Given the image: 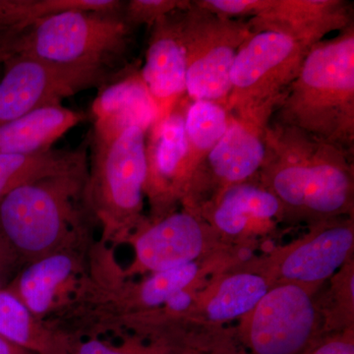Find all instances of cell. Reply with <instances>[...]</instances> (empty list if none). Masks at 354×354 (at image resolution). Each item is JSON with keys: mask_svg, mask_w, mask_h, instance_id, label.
<instances>
[{"mask_svg": "<svg viewBox=\"0 0 354 354\" xmlns=\"http://www.w3.org/2000/svg\"><path fill=\"white\" fill-rule=\"evenodd\" d=\"M228 116L227 109L216 102H190L185 116L186 188L197 167L225 132Z\"/></svg>", "mask_w": 354, "mask_h": 354, "instance_id": "cell-23", "label": "cell"}, {"mask_svg": "<svg viewBox=\"0 0 354 354\" xmlns=\"http://www.w3.org/2000/svg\"><path fill=\"white\" fill-rule=\"evenodd\" d=\"M265 146L257 178L278 198L285 218L317 225L353 215V153L274 120Z\"/></svg>", "mask_w": 354, "mask_h": 354, "instance_id": "cell-1", "label": "cell"}, {"mask_svg": "<svg viewBox=\"0 0 354 354\" xmlns=\"http://www.w3.org/2000/svg\"><path fill=\"white\" fill-rule=\"evenodd\" d=\"M215 230L201 216L183 208L162 218L146 221L128 239L134 248V262L120 277L165 271L200 261Z\"/></svg>", "mask_w": 354, "mask_h": 354, "instance_id": "cell-11", "label": "cell"}, {"mask_svg": "<svg viewBox=\"0 0 354 354\" xmlns=\"http://www.w3.org/2000/svg\"><path fill=\"white\" fill-rule=\"evenodd\" d=\"M88 120L62 104L44 106L0 125V155H31L50 150L72 128Z\"/></svg>", "mask_w": 354, "mask_h": 354, "instance_id": "cell-20", "label": "cell"}, {"mask_svg": "<svg viewBox=\"0 0 354 354\" xmlns=\"http://www.w3.org/2000/svg\"><path fill=\"white\" fill-rule=\"evenodd\" d=\"M180 31L188 99L227 109L232 64L242 44L254 34L252 27L247 19L218 15L192 1L180 11Z\"/></svg>", "mask_w": 354, "mask_h": 354, "instance_id": "cell-6", "label": "cell"}, {"mask_svg": "<svg viewBox=\"0 0 354 354\" xmlns=\"http://www.w3.org/2000/svg\"><path fill=\"white\" fill-rule=\"evenodd\" d=\"M0 354H32L25 349L18 348L3 337H0Z\"/></svg>", "mask_w": 354, "mask_h": 354, "instance_id": "cell-29", "label": "cell"}, {"mask_svg": "<svg viewBox=\"0 0 354 354\" xmlns=\"http://www.w3.org/2000/svg\"><path fill=\"white\" fill-rule=\"evenodd\" d=\"M0 79V125L34 109L58 106L66 97L101 88L125 68L59 64L28 55L8 58Z\"/></svg>", "mask_w": 354, "mask_h": 354, "instance_id": "cell-8", "label": "cell"}, {"mask_svg": "<svg viewBox=\"0 0 354 354\" xmlns=\"http://www.w3.org/2000/svg\"><path fill=\"white\" fill-rule=\"evenodd\" d=\"M272 285L268 272L247 270L227 274L203 298L202 314L216 324L245 318Z\"/></svg>", "mask_w": 354, "mask_h": 354, "instance_id": "cell-22", "label": "cell"}, {"mask_svg": "<svg viewBox=\"0 0 354 354\" xmlns=\"http://www.w3.org/2000/svg\"><path fill=\"white\" fill-rule=\"evenodd\" d=\"M91 118L93 139H111L132 127L148 133L157 120L158 109L140 69L129 65L122 75L99 88Z\"/></svg>", "mask_w": 354, "mask_h": 354, "instance_id": "cell-18", "label": "cell"}, {"mask_svg": "<svg viewBox=\"0 0 354 354\" xmlns=\"http://www.w3.org/2000/svg\"><path fill=\"white\" fill-rule=\"evenodd\" d=\"M0 337L32 354H72L77 339L35 316L8 286L0 290Z\"/></svg>", "mask_w": 354, "mask_h": 354, "instance_id": "cell-19", "label": "cell"}, {"mask_svg": "<svg viewBox=\"0 0 354 354\" xmlns=\"http://www.w3.org/2000/svg\"><path fill=\"white\" fill-rule=\"evenodd\" d=\"M120 0H0V29L19 30L65 11L94 10L118 12Z\"/></svg>", "mask_w": 354, "mask_h": 354, "instance_id": "cell-24", "label": "cell"}, {"mask_svg": "<svg viewBox=\"0 0 354 354\" xmlns=\"http://www.w3.org/2000/svg\"><path fill=\"white\" fill-rule=\"evenodd\" d=\"M306 55L286 35L254 32L242 44L232 64L228 113H244L270 104L279 106Z\"/></svg>", "mask_w": 354, "mask_h": 354, "instance_id": "cell-10", "label": "cell"}, {"mask_svg": "<svg viewBox=\"0 0 354 354\" xmlns=\"http://www.w3.org/2000/svg\"><path fill=\"white\" fill-rule=\"evenodd\" d=\"M187 351L167 339H156L145 344L139 339H127L121 344H111L91 337L87 341L77 337L72 354H183Z\"/></svg>", "mask_w": 354, "mask_h": 354, "instance_id": "cell-25", "label": "cell"}, {"mask_svg": "<svg viewBox=\"0 0 354 354\" xmlns=\"http://www.w3.org/2000/svg\"><path fill=\"white\" fill-rule=\"evenodd\" d=\"M134 32L123 10L65 11L22 29H0V64L22 55L59 64L125 68Z\"/></svg>", "mask_w": 354, "mask_h": 354, "instance_id": "cell-4", "label": "cell"}, {"mask_svg": "<svg viewBox=\"0 0 354 354\" xmlns=\"http://www.w3.org/2000/svg\"><path fill=\"white\" fill-rule=\"evenodd\" d=\"M147 132L132 127L111 139L90 140L88 198L102 241L122 242L146 223Z\"/></svg>", "mask_w": 354, "mask_h": 354, "instance_id": "cell-5", "label": "cell"}, {"mask_svg": "<svg viewBox=\"0 0 354 354\" xmlns=\"http://www.w3.org/2000/svg\"><path fill=\"white\" fill-rule=\"evenodd\" d=\"M88 136L73 150L50 149L31 155H0V202L24 184L88 167Z\"/></svg>", "mask_w": 354, "mask_h": 354, "instance_id": "cell-21", "label": "cell"}, {"mask_svg": "<svg viewBox=\"0 0 354 354\" xmlns=\"http://www.w3.org/2000/svg\"><path fill=\"white\" fill-rule=\"evenodd\" d=\"M84 249H68L28 263L8 286L35 316L46 319L72 308L81 297L88 276Z\"/></svg>", "mask_w": 354, "mask_h": 354, "instance_id": "cell-15", "label": "cell"}, {"mask_svg": "<svg viewBox=\"0 0 354 354\" xmlns=\"http://www.w3.org/2000/svg\"><path fill=\"white\" fill-rule=\"evenodd\" d=\"M88 167L16 188L0 202V236L23 264L85 249L95 225L88 198Z\"/></svg>", "mask_w": 354, "mask_h": 354, "instance_id": "cell-2", "label": "cell"}, {"mask_svg": "<svg viewBox=\"0 0 354 354\" xmlns=\"http://www.w3.org/2000/svg\"><path fill=\"white\" fill-rule=\"evenodd\" d=\"M190 102L184 97L167 118L153 123L147 133L145 196L152 220L176 211L185 193V116Z\"/></svg>", "mask_w": 354, "mask_h": 354, "instance_id": "cell-12", "label": "cell"}, {"mask_svg": "<svg viewBox=\"0 0 354 354\" xmlns=\"http://www.w3.org/2000/svg\"><path fill=\"white\" fill-rule=\"evenodd\" d=\"M306 354H354L353 329L321 339Z\"/></svg>", "mask_w": 354, "mask_h": 354, "instance_id": "cell-27", "label": "cell"}, {"mask_svg": "<svg viewBox=\"0 0 354 354\" xmlns=\"http://www.w3.org/2000/svg\"><path fill=\"white\" fill-rule=\"evenodd\" d=\"M314 225L307 236L286 249L270 266L267 272L272 283H295L315 292L349 263L354 246L353 218Z\"/></svg>", "mask_w": 354, "mask_h": 354, "instance_id": "cell-13", "label": "cell"}, {"mask_svg": "<svg viewBox=\"0 0 354 354\" xmlns=\"http://www.w3.org/2000/svg\"><path fill=\"white\" fill-rule=\"evenodd\" d=\"M272 120L353 155L354 25L307 53Z\"/></svg>", "mask_w": 354, "mask_h": 354, "instance_id": "cell-3", "label": "cell"}, {"mask_svg": "<svg viewBox=\"0 0 354 354\" xmlns=\"http://www.w3.org/2000/svg\"><path fill=\"white\" fill-rule=\"evenodd\" d=\"M180 11L169 14L153 27L140 72L158 109L160 121L186 95V57L181 38Z\"/></svg>", "mask_w": 354, "mask_h": 354, "instance_id": "cell-17", "label": "cell"}, {"mask_svg": "<svg viewBox=\"0 0 354 354\" xmlns=\"http://www.w3.org/2000/svg\"><path fill=\"white\" fill-rule=\"evenodd\" d=\"M7 245H8V244H7L6 242L4 241V239L0 236V250H1L2 248H4V247Z\"/></svg>", "mask_w": 354, "mask_h": 354, "instance_id": "cell-31", "label": "cell"}, {"mask_svg": "<svg viewBox=\"0 0 354 354\" xmlns=\"http://www.w3.org/2000/svg\"><path fill=\"white\" fill-rule=\"evenodd\" d=\"M353 4L344 0H247L245 18L254 32L286 35L306 53L333 32L353 25Z\"/></svg>", "mask_w": 354, "mask_h": 354, "instance_id": "cell-14", "label": "cell"}, {"mask_svg": "<svg viewBox=\"0 0 354 354\" xmlns=\"http://www.w3.org/2000/svg\"><path fill=\"white\" fill-rule=\"evenodd\" d=\"M183 354H220V353H209V351H195V349H191V351H185V353H183Z\"/></svg>", "mask_w": 354, "mask_h": 354, "instance_id": "cell-30", "label": "cell"}, {"mask_svg": "<svg viewBox=\"0 0 354 354\" xmlns=\"http://www.w3.org/2000/svg\"><path fill=\"white\" fill-rule=\"evenodd\" d=\"M278 106L228 113L225 132L191 177L183 208L196 212L225 188L258 176L265 158L266 128Z\"/></svg>", "mask_w": 354, "mask_h": 354, "instance_id": "cell-7", "label": "cell"}, {"mask_svg": "<svg viewBox=\"0 0 354 354\" xmlns=\"http://www.w3.org/2000/svg\"><path fill=\"white\" fill-rule=\"evenodd\" d=\"M195 213L230 239L267 232L285 218L278 198L256 179L225 188Z\"/></svg>", "mask_w": 354, "mask_h": 354, "instance_id": "cell-16", "label": "cell"}, {"mask_svg": "<svg viewBox=\"0 0 354 354\" xmlns=\"http://www.w3.org/2000/svg\"><path fill=\"white\" fill-rule=\"evenodd\" d=\"M22 261L19 259L15 252L7 245L0 250V290L6 288L15 278Z\"/></svg>", "mask_w": 354, "mask_h": 354, "instance_id": "cell-28", "label": "cell"}, {"mask_svg": "<svg viewBox=\"0 0 354 354\" xmlns=\"http://www.w3.org/2000/svg\"><path fill=\"white\" fill-rule=\"evenodd\" d=\"M190 0H129L123 7V17L132 29L141 26L153 27L165 16L183 10L191 4Z\"/></svg>", "mask_w": 354, "mask_h": 354, "instance_id": "cell-26", "label": "cell"}, {"mask_svg": "<svg viewBox=\"0 0 354 354\" xmlns=\"http://www.w3.org/2000/svg\"><path fill=\"white\" fill-rule=\"evenodd\" d=\"M313 291L274 283L241 328L244 354H306L320 341L321 311Z\"/></svg>", "mask_w": 354, "mask_h": 354, "instance_id": "cell-9", "label": "cell"}]
</instances>
